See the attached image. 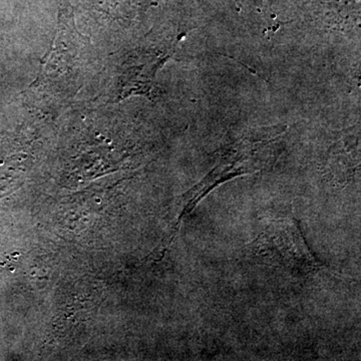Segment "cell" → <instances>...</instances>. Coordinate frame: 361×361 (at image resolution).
<instances>
[{"label":"cell","mask_w":361,"mask_h":361,"mask_svg":"<svg viewBox=\"0 0 361 361\" xmlns=\"http://www.w3.org/2000/svg\"><path fill=\"white\" fill-rule=\"evenodd\" d=\"M285 126L250 130L220 152L216 165L185 197L183 213L189 212L207 194L223 183L240 176L254 174L269 167L280 154Z\"/></svg>","instance_id":"cell-1"},{"label":"cell","mask_w":361,"mask_h":361,"mask_svg":"<svg viewBox=\"0 0 361 361\" xmlns=\"http://www.w3.org/2000/svg\"><path fill=\"white\" fill-rule=\"evenodd\" d=\"M265 221L250 245L254 257L266 264L299 274H312L322 269V263L308 248L294 218L276 217Z\"/></svg>","instance_id":"cell-2"}]
</instances>
